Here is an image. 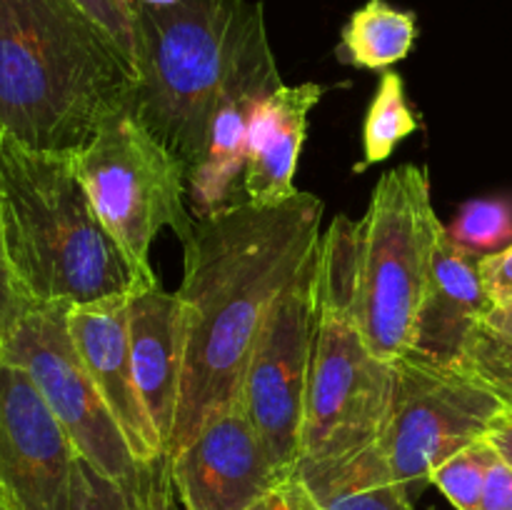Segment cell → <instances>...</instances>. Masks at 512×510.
<instances>
[{"instance_id":"cell-1","label":"cell","mask_w":512,"mask_h":510,"mask_svg":"<svg viewBox=\"0 0 512 510\" xmlns=\"http://www.w3.org/2000/svg\"><path fill=\"white\" fill-rule=\"evenodd\" d=\"M323 200L298 193L280 205L250 200L195 220L183 245V378L168 453H178L228 405L278 295L323 240Z\"/></svg>"},{"instance_id":"cell-2","label":"cell","mask_w":512,"mask_h":510,"mask_svg":"<svg viewBox=\"0 0 512 510\" xmlns=\"http://www.w3.org/2000/svg\"><path fill=\"white\" fill-rule=\"evenodd\" d=\"M135 83L115 40L75 0H0V135L78 155L128 108Z\"/></svg>"},{"instance_id":"cell-3","label":"cell","mask_w":512,"mask_h":510,"mask_svg":"<svg viewBox=\"0 0 512 510\" xmlns=\"http://www.w3.org/2000/svg\"><path fill=\"white\" fill-rule=\"evenodd\" d=\"M5 250L30 305L105 303L138 293L123 250L95 213L75 155L0 135Z\"/></svg>"},{"instance_id":"cell-4","label":"cell","mask_w":512,"mask_h":510,"mask_svg":"<svg viewBox=\"0 0 512 510\" xmlns=\"http://www.w3.org/2000/svg\"><path fill=\"white\" fill-rule=\"evenodd\" d=\"M138 83L128 108L185 168L203 155L208 125L235 65L268 33L260 3L178 0L168 8L135 3Z\"/></svg>"},{"instance_id":"cell-5","label":"cell","mask_w":512,"mask_h":510,"mask_svg":"<svg viewBox=\"0 0 512 510\" xmlns=\"http://www.w3.org/2000/svg\"><path fill=\"white\" fill-rule=\"evenodd\" d=\"M360 223L338 215L320 240L318 325L300 458H338L375 443L388 423L393 363L375 358L355 318Z\"/></svg>"},{"instance_id":"cell-6","label":"cell","mask_w":512,"mask_h":510,"mask_svg":"<svg viewBox=\"0 0 512 510\" xmlns=\"http://www.w3.org/2000/svg\"><path fill=\"white\" fill-rule=\"evenodd\" d=\"M358 223L355 318L375 358L393 363L410 348L445 230L430 198L428 168L408 163L385 173Z\"/></svg>"},{"instance_id":"cell-7","label":"cell","mask_w":512,"mask_h":510,"mask_svg":"<svg viewBox=\"0 0 512 510\" xmlns=\"http://www.w3.org/2000/svg\"><path fill=\"white\" fill-rule=\"evenodd\" d=\"M95 213L123 250L138 290L158 285L150 245L163 228L188 243L195 220L185 210V168L125 108L110 115L75 155Z\"/></svg>"},{"instance_id":"cell-8","label":"cell","mask_w":512,"mask_h":510,"mask_svg":"<svg viewBox=\"0 0 512 510\" xmlns=\"http://www.w3.org/2000/svg\"><path fill=\"white\" fill-rule=\"evenodd\" d=\"M505 413L503 400L468 370L403 355L393 360V398L378 445L395 478L415 495L440 463L485 438Z\"/></svg>"},{"instance_id":"cell-9","label":"cell","mask_w":512,"mask_h":510,"mask_svg":"<svg viewBox=\"0 0 512 510\" xmlns=\"http://www.w3.org/2000/svg\"><path fill=\"white\" fill-rule=\"evenodd\" d=\"M320 245L270 308L240 385V408L275 468L293 478L300 458L305 393L318 325Z\"/></svg>"},{"instance_id":"cell-10","label":"cell","mask_w":512,"mask_h":510,"mask_svg":"<svg viewBox=\"0 0 512 510\" xmlns=\"http://www.w3.org/2000/svg\"><path fill=\"white\" fill-rule=\"evenodd\" d=\"M0 358L28 373L73 440L75 453L128 493L138 478V460L75 350L68 308H30L3 340Z\"/></svg>"},{"instance_id":"cell-11","label":"cell","mask_w":512,"mask_h":510,"mask_svg":"<svg viewBox=\"0 0 512 510\" xmlns=\"http://www.w3.org/2000/svg\"><path fill=\"white\" fill-rule=\"evenodd\" d=\"M75 453L23 368L0 358V493L13 510H68Z\"/></svg>"},{"instance_id":"cell-12","label":"cell","mask_w":512,"mask_h":510,"mask_svg":"<svg viewBox=\"0 0 512 510\" xmlns=\"http://www.w3.org/2000/svg\"><path fill=\"white\" fill-rule=\"evenodd\" d=\"M170 460L190 510H250L290 480L275 468L240 403L215 413Z\"/></svg>"},{"instance_id":"cell-13","label":"cell","mask_w":512,"mask_h":510,"mask_svg":"<svg viewBox=\"0 0 512 510\" xmlns=\"http://www.w3.org/2000/svg\"><path fill=\"white\" fill-rule=\"evenodd\" d=\"M278 63L268 33L253 40L220 93L208 125L203 155L188 173V200L195 218H210L243 203L248 128L258 105L280 88Z\"/></svg>"},{"instance_id":"cell-14","label":"cell","mask_w":512,"mask_h":510,"mask_svg":"<svg viewBox=\"0 0 512 510\" xmlns=\"http://www.w3.org/2000/svg\"><path fill=\"white\" fill-rule=\"evenodd\" d=\"M68 330L138 465L163 455L165 445L145 410L130 358L128 298L68 308Z\"/></svg>"},{"instance_id":"cell-15","label":"cell","mask_w":512,"mask_h":510,"mask_svg":"<svg viewBox=\"0 0 512 510\" xmlns=\"http://www.w3.org/2000/svg\"><path fill=\"white\" fill-rule=\"evenodd\" d=\"M480 258L483 255L458 245L443 230L413 325V340L405 353L408 358L440 368H460L468 335L493 308L480 278Z\"/></svg>"},{"instance_id":"cell-16","label":"cell","mask_w":512,"mask_h":510,"mask_svg":"<svg viewBox=\"0 0 512 510\" xmlns=\"http://www.w3.org/2000/svg\"><path fill=\"white\" fill-rule=\"evenodd\" d=\"M128 343L145 410L170 448L183 378V303L153 285L128 298Z\"/></svg>"},{"instance_id":"cell-17","label":"cell","mask_w":512,"mask_h":510,"mask_svg":"<svg viewBox=\"0 0 512 510\" xmlns=\"http://www.w3.org/2000/svg\"><path fill=\"white\" fill-rule=\"evenodd\" d=\"M323 93L318 83L280 85L258 105L245 148V200L280 205L298 195L293 178L308 135V115Z\"/></svg>"},{"instance_id":"cell-18","label":"cell","mask_w":512,"mask_h":510,"mask_svg":"<svg viewBox=\"0 0 512 510\" xmlns=\"http://www.w3.org/2000/svg\"><path fill=\"white\" fill-rule=\"evenodd\" d=\"M295 480L313 510H413V495L393 475L378 440L338 458L298 460Z\"/></svg>"},{"instance_id":"cell-19","label":"cell","mask_w":512,"mask_h":510,"mask_svg":"<svg viewBox=\"0 0 512 510\" xmlns=\"http://www.w3.org/2000/svg\"><path fill=\"white\" fill-rule=\"evenodd\" d=\"M415 35L418 25L413 13L393 8L385 0H368L345 23L335 55L353 68L388 70L408 58Z\"/></svg>"},{"instance_id":"cell-20","label":"cell","mask_w":512,"mask_h":510,"mask_svg":"<svg viewBox=\"0 0 512 510\" xmlns=\"http://www.w3.org/2000/svg\"><path fill=\"white\" fill-rule=\"evenodd\" d=\"M418 118L405 98V83L395 70H383L378 90L373 95L363 125V160L355 165V173H363L370 165H378L393 155V150L408 135L418 130Z\"/></svg>"},{"instance_id":"cell-21","label":"cell","mask_w":512,"mask_h":510,"mask_svg":"<svg viewBox=\"0 0 512 510\" xmlns=\"http://www.w3.org/2000/svg\"><path fill=\"white\" fill-rule=\"evenodd\" d=\"M495 460L498 450L488 438H480L440 463L430 475V485H435L455 510H478L485 478Z\"/></svg>"},{"instance_id":"cell-22","label":"cell","mask_w":512,"mask_h":510,"mask_svg":"<svg viewBox=\"0 0 512 510\" xmlns=\"http://www.w3.org/2000/svg\"><path fill=\"white\" fill-rule=\"evenodd\" d=\"M445 230L455 243L473 253H498L512 245V203L488 198L468 200L460 205L458 215Z\"/></svg>"},{"instance_id":"cell-23","label":"cell","mask_w":512,"mask_h":510,"mask_svg":"<svg viewBox=\"0 0 512 510\" xmlns=\"http://www.w3.org/2000/svg\"><path fill=\"white\" fill-rule=\"evenodd\" d=\"M460 368L488 385L512 413V338L485 328L483 323L468 335Z\"/></svg>"},{"instance_id":"cell-24","label":"cell","mask_w":512,"mask_h":510,"mask_svg":"<svg viewBox=\"0 0 512 510\" xmlns=\"http://www.w3.org/2000/svg\"><path fill=\"white\" fill-rule=\"evenodd\" d=\"M125 498L128 510H190L175 480L168 450L150 463L138 465V478Z\"/></svg>"},{"instance_id":"cell-25","label":"cell","mask_w":512,"mask_h":510,"mask_svg":"<svg viewBox=\"0 0 512 510\" xmlns=\"http://www.w3.org/2000/svg\"><path fill=\"white\" fill-rule=\"evenodd\" d=\"M68 510H128V498L118 483L78 455L70 478Z\"/></svg>"},{"instance_id":"cell-26","label":"cell","mask_w":512,"mask_h":510,"mask_svg":"<svg viewBox=\"0 0 512 510\" xmlns=\"http://www.w3.org/2000/svg\"><path fill=\"white\" fill-rule=\"evenodd\" d=\"M120 48L138 75V33L133 0H75Z\"/></svg>"},{"instance_id":"cell-27","label":"cell","mask_w":512,"mask_h":510,"mask_svg":"<svg viewBox=\"0 0 512 510\" xmlns=\"http://www.w3.org/2000/svg\"><path fill=\"white\" fill-rule=\"evenodd\" d=\"M33 305L23 298L18 283L13 278V270L8 263V250H5V228H3V198H0V338H8L10 330L18 325Z\"/></svg>"},{"instance_id":"cell-28","label":"cell","mask_w":512,"mask_h":510,"mask_svg":"<svg viewBox=\"0 0 512 510\" xmlns=\"http://www.w3.org/2000/svg\"><path fill=\"white\" fill-rule=\"evenodd\" d=\"M480 278L493 305L512 300V245L480 258Z\"/></svg>"},{"instance_id":"cell-29","label":"cell","mask_w":512,"mask_h":510,"mask_svg":"<svg viewBox=\"0 0 512 510\" xmlns=\"http://www.w3.org/2000/svg\"><path fill=\"white\" fill-rule=\"evenodd\" d=\"M478 510H512V465L500 453L488 470Z\"/></svg>"},{"instance_id":"cell-30","label":"cell","mask_w":512,"mask_h":510,"mask_svg":"<svg viewBox=\"0 0 512 510\" xmlns=\"http://www.w3.org/2000/svg\"><path fill=\"white\" fill-rule=\"evenodd\" d=\"M250 510H313V505H310L308 495H305V490L300 488V483L293 475V478L280 483L275 490H270Z\"/></svg>"},{"instance_id":"cell-31","label":"cell","mask_w":512,"mask_h":510,"mask_svg":"<svg viewBox=\"0 0 512 510\" xmlns=\"http://www.w3.org/2000/svg\"><path fill=\"white\" fill-rule=\"evenodd\" d=\"M485 438H488L490 443H493V448L498 450V453L512 465V415L505 413L503 418H500L498 423L488 430V435H485Z\"/></svg>"},{"instance_id":"cell-32","label":"cell","mask_w":512,"mask_h":510,"mask_svg":"<svg viewBox=\"0 0 512 510\" xmlns=\"http://www.w3.org/2000/svg\"><path fill=\"white\" fill-rule=\"evenodd\" d=\"M480 323H483L485 328L495 330V333L512 338V300L503 305H493V308L485 313V318L480 320Z\"/></svg>"},{"instance_id":"cell-33","label":"cell","mask_w":512,"mask_h":510,"mask_svg":"<svg viewBox=\"0 0 512 510\" xmlns=\"http://www.w3.org/2000/svg\"><path fill=\"white\" fill-rule=\"evenodd\" d=\"M133 3L150 5V8H168V5H175L178 0H133Z\"/></svg>"},{"instance_id":"cell-34","label":"cell","mask_w":512,"mask_h":510,"mask_svg":"<svg viewBox=\"0 0 512 510\" xmlns=\"http://www.w3.org/2000/svg\"><path fill=\"white\" fill-rule=\"evenodd\" d=\"M0 510H13V508H10V503H8V500L3 498V493H0Z\"/></svg>"},{"instance_id":"cell-35","label":"cell","mask_w":512,"mask_h":510,"mask_svg":"<svg viewBox=\"0 0 512 510\" xmlns=\"http://www.w3.org/2000/svg\"><path fill=\"white\" fill-rule=\"evenodd\" d=\"M0 348H3V338H0Z\"/></svg>"},{"instance_id":"cell-36","label":"cell","mask_w":512,"mask_h":510,"mask_svg":"<svg viewBox=\"0 0 512 510\" xmlns=\"http://www.w3.org/2000/svg\"><path fill=\"white\" fill-rule=\"evenodd\" d=\"M510 415H512V413H510Z\"/></svg>"}]
</instances>
